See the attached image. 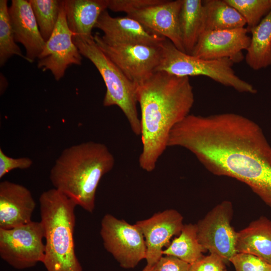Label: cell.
Segmentation results:
<instances>
[{
    "mask_svg": "<svg viewBox=\"0 0 271 271\" xmlns=\"http://www.w3.org/2000/svg\"><path fill=\"white\" fill-rule=\"evenodd\" d=\"M9 14L15 41L23 45L27 61L32 63L38 58L46 42L41 36L29 1L12 0Z\"/></svg>",
    "mask_w": 271,
    "mask_h": 271,
    "instance_id": "obj_16",
    "label": "cell"
},
{
    "mask_svg": "<svg viewBox=\"0 0 271 271\" xmlns=\"http://www.w3.org/2000/svg\"><path fill=\"white\" fill-rule=\"evenodd\" d=\"M202 7L201 33L244 28L246 25L240 14L225 0L202 1Z\"/></svg>",
    "mask_w": 271,
    "mask_h": 271,
    "instance_id": "obj_19",
    "label": "cell"
},
{
    "mask_svg": "<svg viewBox=\"0 0 271 271\" xmlns=\"http://www.w3.org/2000/svg\"><path fill=\"white\" fill-rule=\"evenodd\" d=\"M136 95L142 143L139 163L151 172L168 147L172 128L189 114L194 102L193 89L189 77L156 71L136 85Z\"/></svg>",
    "mask_w": 271,
    "mask_h": 271,
    "instance_id": "obj_1",
    "label": "cell"
},
{
    "mask_svg": "<svg viewBox=\"0 0 271 271\" xmlns=\"http://www.w3.org/2000/svg\"><path fill=\"white\" fill-rule=\"evenodd\" d=\"M182 3L183 0H164L161 3L134 11L127 16L169 40L178 50L185 53L179 27Z\"/></svg>",
    "mask_w": 271,
    "mask_h": 271,
    "instance_id": "obj_13",
    "label": "cell"
},
{
    "mask_svg": "<svg viewBox=\"0 0 271 271\" xmlns=\"http://www.w3.org/2000/svg\"><path fill=\"white\" fill-rule=\"evenodd\" d=\"M232 215L231 202L223 201L196 224L200 244L206 251L219 255L225 263L237 253V232L231 225Z\"/></svg>",
    "mask_w": 271,
    "mask_h": 271,
    "instance_id": "obj_9",
    "label": "cell"
},
{
    "mask_svg": "<svg viewBox=\"0 0 271 271\" xmlns=\"http://www.w3.org/2000/svg\"><path fill=\"white\" fill-rule=\"evenodd\" d=\"M35 17L40 33L46 42L57 23L62 1H29Z\"/></svg>",
    "mask_w": 271,
    "mask_h": 271,
    "instance_id": "obj_23",
    "label": "cell"
},
{
    "mask_svg": "<svg viewBox=\"0 0 271 271\" xmlns=\"http://www.w3.org/2000/svg\"><path fill=\"white\" fill-rule=\"evenodd\" d=\"M13 55H17L27 61L15 41L11 24L8 1H0V65L3 66Z\"/></svg>",
    "mask_w": 271,
    "mask_h": 271,
    "instance_id": "obj_24",
    "label": "cell"
},
{
    "mask_svg": "<svg viewBox=\"0 0 271 271\" xmlns=\"http://www.w3.org/2000/svg\"><path fill=\"white\" fill-rule=\"evenodd\" d=\"M73 40L81 55L94 64L104 80L106 90L103 106L116 105L119 107L132 131L136 136H141L136 85L102 51L95 42L93 36H73Z\"/></svg>",
    "mask_w": 271,
    "mask_h": 271,
    "instance_id": "obj_4",
    "label": "cell"
},
{
    "mask_svg": "<svg viewBox=\"0 0 271 271\" xmlns=\"http://www.w3.org/2000/svg\"><path fill=\"white\" fill-rule=\"evenodd\" d=\"M44 230L40 222H31L11 229L0 228V256L13 267L24 269L42 262Z\"/></svg>",
    "mask_w": 271,
    "mask_h": 271,
    "instance_id": "obj_7",
    "label": "cell"
},
{
    "mask_svg": "<svg viewBox=\"0 0 271 271\" xmlns=\"http://www.w3.org/2000/svg\"><path fill=\"white\" fill-rule=\"evenodd\" d=\"M93 38L106 55L136 85L155 72L160 65L163 44L113 43L104 39L98 33Z\"/></svg>",
    "mask_w": 271,
    "mask_h": 271,
    "instance_id": "obj_6",
    "label": "cell"
},
{
    "mask_svg": "<svg viewBox=\"0 0 271 271\" xmlns=\"http://www.w3.org/2000/svg\"><path fill=\"white\" fill-rule=\"evenodd\" d=\"M32 160L28 157L13 158L6 155L0 148V178L10 171L16 169H27L31 167Z\"/></svg>",
    "mask_w": 271,
    "mask_h": 271,
    "instance_id": "obj_28",
    "label": "cell"
},
{
    "mask_svg": "<svg viewBox=\"0 0 271 271\" xmlns=\"http://www.w3.org/2000/svg\"><path fill=\"white\" fill-rule=\"evenodd\" d=\"M203 7L201 0H183L179 27L186 54H191L202 31Z\"/></svg>",
    "mask_w": 271,
    "mask_h": 271,
    "instance_id": "obj_21",
    "label": "cell"
},
{
    "mask_svg": "<svg viewBox=\"0 0 271 271\" xmlns=\"http://www.w3.org/2000/svg\"><path fill=\"white\" fill-rule=\"evenodd\" d=\"M236 271H271V264L254 255L237 253L230 260Z\"/></svg>",
    "mask_w": 271,
    "mask_h": 271,
    "instance_id": "obj_26",
    "label": "cell"
},
{
    "mask_svg": "<svg viewBox=\"0 0 271 271\" xmlns=\"http://www.w3.org/2000/svg\"><path fill=\"white\" fill-rule=\"evenodd\" d=\"M100 235L104 248L122 267L133 268L146 259L145 240L136 224L106 214L101 220Z\"/></svg>",
    "mask_w": 271,
    "mask_h": 271,
    "instance_id": "obj_8",
    "label": "cell"
},
{
    "mask_svg": "<svg viewBox=\"0 0 271 271\" xmlns=\"http://www.w3.org/2000/svg\"><path fill=\"white\" fill-rule=\"evenodd\" d=\"M246 28L204 32L200 35L191 55L206 60L227 58L233 63L241 62L242 51L251 41Z\"/></svg>",
    "mask_w": 271,
    "mask_h": 271,
    "instance_id": "obj_11",
    "label": "cell"
},
{
    "mask_svg": "<svg viewBox=\"0 0 271 271\" xmlns=\"http://www.w3.org/2000/svg\"><path fill=\"white\" fill-rule=\"evenodd\" d=\"M236 251L254 255L271 264V220L260 216L237 232Z\"/></svg>",
    "mask_w": 271,
    "mask_h": 271,
    "instance_id": "obj_18",
    "label": "cell"
},
{
    "mask_svg": "<svg viewBox=\"0 0 271 271\" xmlns=\"http://www.w3.org/2000/svg\"><path fill=\"white\" fill-rule=\"evenodd\" d=\"M36 202L25 186L9 181L0 183V228L8 229L32 221Z\"/></svg>",
    "mask_w": 271,
    "mask_h": 271,
    "instance_id": "obj_15",
    "label": "cell"
},
{
    "mask_svg": "<svg viewBox=\"0 0 271 271\" xmlns=\"http://www.w3.org/2000/svg\"><path fill=\"white\" fill-rule=\"evenodd\" d=\"M114 164L113 155L104 144L82 143L62 152L50 170V180L54 188L92 213L99 183Z\"/></svg>",
    "mask_w": 271,
    "mask_h": 271,
    "instance_id": "obj_2",
    "label": "cell"
},
{
    "mask_svg": "<svg viewBox=\"0 0 271 271\" xmlns=\"http://www.w3.org/2000/svg\"><path fill=\"white\" fill-rule=\"evenodd\" d=\"M222 271H227V270L226 269V268H225L223 270H222Z\"/></svg>",
    "mask_w": 271,
    "mask_h": 271,
    "instance_id": "obj_32",
    "label": "cell"
},
{
    "mask_svg": "<svg viewBox=\"0 0 271 271\" xmlns=\"http://www.w3.org/2000/svg\"><path fill=\"white\" fill-rule=\"evenodd\" d=\"M233 62L227 58L206 60L178 50L169 40L162 45V56L156 71L189 77L204 76L240 93L255 94L256 89L235 73Z\"/></svg>",
    "mask_w": 271,
    "mask_h": 271,
    "instance_id": "obj_5",
    "label": "cell"
},
{
    "mask_svg": "<svg viewBox=\"0 0 271 271\" xmlns=\"http://www.w3.org/2000/svg\"><path fill=\"white\" fill-rule=\"evenodd\" d=\"M183 217L177 210L170 209L136 223L142 231L146 245L147 264L155 265L163 256V247L174 235H179L184 224Z\"/></svg>",
    "mask_w": 271,
    "mask_h": 271,
    "instance_id": "obj_12",
    "label": "cell"
},
{
    "mask_svg": "<svg viewBox=\"0 0 271 271\" xmlns=\"http://www.w3.org/2000/svg\"><path fill=\"white\" fill-rule=\"evenodd\" d=\"M164 0H108V9L126 14L134 11L161 3Z\"/></svg>",
    "mask_w": 271,
    "mask_h": 271,
    "instance_id": "obj_27",
    "label": "cell"
},
{
    "mask_svg": "<svg viewBox=\"0 0 271 271\" xmlns=\"http://www.w3.org/2000/svg\"><path fill=\"white\" fill-rule=\"evenodd\" d=\"M190 265L176 257L163 255L156 266V271H189Z\"/></svg>",
    "mask_w": 271,
    "mask_h": 271,
    "instance_id": "obj_30",
    "label": "cell"
},
{
    "mask_svg": "<svg viewBox=\"0 0 271 271\" xmlns=\"http://www.w3.org/2000/svg\"><path fill=\"white\" fill-rule=\"evenodd\" d=\"M225 263L219 255L210 253L191 264L189 271H222L226 268Z\"/></svg>",
    "mask_w": 271,
    "mask_h": 271,
    "instance_id": "obj_29",
    "label": "cell"
},
{
    "mask_svg": "<svg viewBox=\"0 0 271 271\" xmlns=\"http://www.w3.org/2000/svg\"><path fill=\"white\" fill-rule=\"evenodd\" d=\"M73 36L67 24L62 1L57 23L38 58L37 64L43 71L50 70L57 81L63 77L69 66L81 64L82 58L73 42Z\"/></svg>",
    "mask_w": 271,
    "mask_h": 271,
    "instance_id": "obj_10",
    "label": "cell"
},
{
    "mask_svg": "<svg viewBox=\"0 0 271 271\" xmlns=\"http://www.w3.org/2000/svg\"><path fill=\"white\" fill-rule=\"evenodd\" d=\"M39 202L47 271H83L75 248L76 204L55 188L43 192Z\"/></svg>",
    "mask_w": 271,
    "mask_h": 271,
    "instance_id": "obj_3",
    "label": "cell"
},
{
    "mask_svg": "<svg viewBox=\"0 0 271 271\" xmlns=\"http://www.w3.org/2000/svg\"><path fill=\"white\" fill-rule=\"evenodd\" d=\"M94 28L103 32L102 37L104 39L116 43L160 46L167 39L127 16L113 17L107 10L101 14Z\"/></svg>",
    "mask_w": 271,
    "mask_h": 271,
    "instance_id": "obj_14",
    "label": "cell"
},
{
    "mask_svg": "<svg viewBox=\"0 0 271 271\" xmlns=\"http://www.w3.org/2000/svg\"><path fill=\"white\" fill-rule=\"evenodd\" d=\"M206 251L198 241L196 224H188L163 250V255L173 256L192 264L204 256Z\"/></svg>",
    "mask_w": 271,
    "mask_h": 271,
    "instance_id": "obj_22",
    "label": "cell"
},
{
    "mask_svg": "<svg viewBox=\"0 0 271 271\" xmlns=\"http://www.w3.org/2000/svg\"><path fill=\"white\" fill-rule=\"evenodd\" d=\"M249 32L251 37L245 57L246 64L254 70L271 66V11Z\"/></svg>",
    "mask_w": 271,
    "mask_h": 271,
    "instance_id": "obj_20",
    "label": "cell"
},
{
    "mask_svg": "<svg viewBox=\"0 0 271 271\" xmlns=\"http://www.w3.org/2000/svg\"><path fill=\"white\" fill-rule=\"evenodd\" d=\"M142 271H156V264L153 265L147 264Z\"/></svg>",
    "mask_w": 271,
    "mask_h": 271,
    "instance_id": "obj_31",
    "label": "cell"
},
{
    "mask_svg": "<svg viewBox=\"0 0 271 271\" xmlns=\"http://www.w3.org/2000/svg\"><path fill=\"white\" fill-rule=\"evenodd\" d=\"M242 17L248 32L271 11V0H225Z\"/></svg>",
    "mask_w": 271,
    "mask_h": 271,
    "instance_id": "obj_25",
    "label": "cell"
},
{
    "mask_svg": "<svg viewBox=\"0 0 271 271\" xmlns=\"http://www.w3.org/2000/svg\"><path fill=\"white\" fill-rule=\"evenodd\" d=\"M68 27L73 36H91L101 14L108 9V0H65Z\"/></svg>",
    "mask_w": 271,
    "mask_h": 271,
    "instance_id": "obj_17",
    "label": "cell"
}]
</instances>
